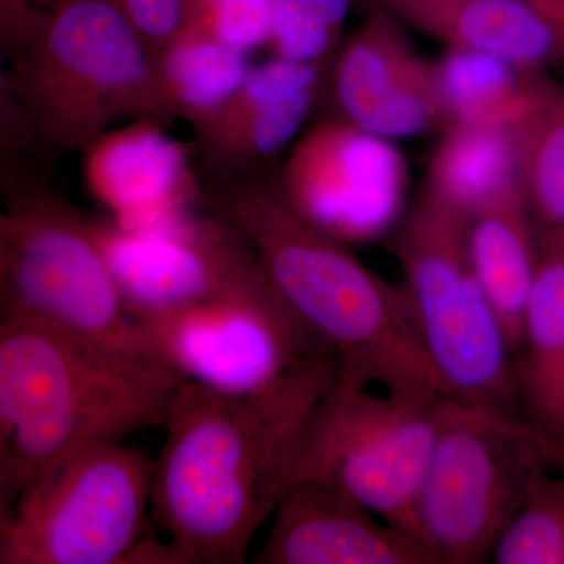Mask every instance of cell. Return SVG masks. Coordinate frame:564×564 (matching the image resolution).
Listing matches in <instances>:
<instances>
[{
	"instance_id": "obj_20",
	"label": "cell",
	"mask_w": 564,
	"mask_h": 564,
	"mask_svg": "<svg viewBox=\"0 0 564 564\" xmlns=\"http://www.w3.org/2000/svg\"><path fill=\"white\" fill-rule=\"evenodd\" d=\"M321 85L280 101L234 115H217L196 126L204 173L210 182L270 170L314 109Z\"/></svg>"
},
{
	"instance_id": "obj_7",
	"label": "cell",
	"mask_w": 564,
	"mask_h": 564,
	"mask_svg": "<svg viewBox=\"0 0 564 564\" xmlns=\"http://www.w3.org/2000/svg\"><path fill=\"white\" fill-rule=\"evenodd\" d=\"M152 484L154 459L122 441L63 455L0 508V564L128 563Z\"/></svg>"
},
{
	"instance_id": "obj_26",
	"label": "cell",
	"mask_w": 564,
	"mask_h": 564,
	"mask_svg": "<svg viewBox=\"0 0 564 564\" xmlns=\"http://www.w3.org/2000/svg\"><path fill=\"white\" fill-rule=\"evenodd\" d=\"M272 10L273 0H187L176 36L212 41L250 54L270 44Z\"/></svg>"
},
{
	"instance_id": "obj_13",
	"label": "cell",
	"mask_w": 564,
	"mask_h": 564,
	"mask_svg": "<svg viewBox=\"0 0 564 564\" xmlns=\"http://www.w3.org/2000/svg\"><path fill=\"white\" fill-rule=\"evenodd\" d=\"M259 564H443L433 545L321 481L289 486L256 554Z\"/></svg>"
},
{
	"instance_id": "obj_2",
	"label": "cell",
	"mask_w": 564,
	"mask_h": 564,
	"mask_svg": "<svg viewBox=\"0 0 564 564\" xmlns=\"http://www.w3.org/2000/svg\"><path fill=\"white\" fill-rule=\"evenodd\" d=\"M204 204L250 245L284 303L332 352L339 377L406 399L447 397L402 285L299 217L276 172L212 182Z\"/></svg>"
},
{
	"instance_id": "obj_27",
	"label": "cell",
	"mask_w": 564,
	"mask_h": 564,
	"mask_svg": "<svg viewBox=\"0 0 564 564\" xmlns=\"http://www.w3.org/2000/svg\"><path fill=\"white\" fill-rule=\"evenodd\" d=\"M152 51L162 50L177 35L187 0H115Z\"/></svg>"
},
{
	"instance_id": "obj_17",
	"label": "cell",
	"mask_w": 564,
	"mask_h": 564,
	"mask_svg": "<svg viewBox=\"0 0 564 564\" xmlns=\"http://www.w3.org/2000/svg\"><path fill=\"white\" fill-rule=\"evenodd\" d=\"M467 248L516 359L524 339L527 306L540 250L524 193H514L469 215Z\"/></svg>"
},
{
	"instance_id": "obj_12",
	"label": "cell",
	"mask_w": 564,
	"mask_h": 564,
	"mask_svg": "<svg viewBox=\"0 0 564 564\" xmlns=\"http://www.w3.org/2000/svg\"><path fill=\"white\" fill-rule=\"evenodd\" d=\"M288 206L347 243L378 239L399 221L408 165L389 139L345 118L311 126L276 172Z\"/></svg>"
},
{
	"instance_id": "obj_21",
	"label": "cell",
	"mask_w": 564,
	"mask_h": 564,
	"mask_svg": "<svg viewBox=\"0 0 564 564\" xmlns=\"http://www.w3.org/2000/svg\"><path fill=\"white\" fill-rule=\"evenodd\" d=\"M511 126L533 220L545 234L564 232V85L534 74Z\"/></svg>"
},
{
	"instance_id": "obj_19",
	"label": "cell",
	"mask_w": 564,
	"mask_h": 564,
	"mask_svg": "<svg viewBox=\"0 0 564 564\" xmlns=\"http://www.w3.org/2000/svg\"><path fill=\"white\" fill-rule=\"evenodd\" d=\"M426 62L408 40L402 22L372 3L369 17L344 44L334 65L340 117L369 128Z\"/></svg>"
},
{
	"instance_id": "obj_4",
	"label": "cell",
	"mask_w": 564,
	"mask_h": 564,
	"mask_svg": "<svg viewBox=\"0 0 564 564\" xmlns=\"http://www.w3.org/2000/svg\"><path fill=\"white\" fill-rule=\"evenodd\" d=\"M7 85L54 151H84L124 117L172 120L154 51L115 0H54Z\"/></svg>"
},
{
	"instance_id": "obj_10",
	"label": "cell",
	"mask_w": 564,
	"mask_h": 564,
	"mask_svg": "<svg viewBox=\"0 0 564 564\" xmlns=\"http://www.w3.org/2000/svg\"><path fill=\"white\" fill-rule=\"evenodd\" d=\"M87 225L133 317L280 295L250 245L210 210L150 232L90 215Z\"/></svg>"
},
{
	"instance_id": "obj_25",
	"label": "cell",
	"mask_w": 564,
	"mask_h": 564,
	"mask_svg": "<svg viewBox=\"0 0 564 564\" xmlns=\"http://www.w3.org/2000/svg\"><path fill=\"white\" fill-rule=\"evenodd\" d=\"M351 6L352 0H273L270 46L285 61L325 65Z\"/></svg>"
},
{
	"instance_id": "obj_28",
	"label": "cell",
	"mask_w": 564,
	"mask_h": 564,
	"mask_svg": "<svg viewBox=\"0 0 564 564\" xmlns=\"http://www.w3.org/2000/svg\"><path fill=\"white\" fill-rule=\"evenodd\" d=\"M36 0H0V39L10 54L31 40L40 28L46 10L35 7Z\"/></svg>"
},
{
	"instance_id": "obj_14",
	"label": "cell",
	"mask_w": 564,
	"mask_h": 564,
	"mask_svg": "<svg viewBox=\"0 0 564 564\" xmlns=\"http://www.w3.org/2000/svg\"><path fill=\"white\" fill-rule=\"evenodd\" d=\"M82 174L115 225L131 232L161 229L195 209L204 196L191 151L152 118H139L93 141L84 150Z\"/></svg>"
},
{
	"instance_id": "obj_29",
	"label": "cell",
	"mask_w": 564,
	"mask_h": 564,
	"mask_svg": "<svg viewBox=\"0 0 564 564\" xmlns=\"http://www.w3.org/2000/svg\"><path fill=\"white\" fill-rule=\"evenodd\" d=\"M564 44V0H524Z\"/></svg>"
},
{
	"instance_id": "obj_8",
	"label": "cell",
	"mask_w": 564,
	"mask_h": 564,
	"mask_svg": "<svg viewBox=\"0 0 564 564\" xmlns=\"http://www.w3.org/2000/svg\"><path fill=\"white\" fill-rule=\"evenodd\" d=\"M441 399L375 395L369 386L337 375L304 422L285 489L300 481L332 485L423 536L417 497L436 443Z\"/></svg>"
},
{
	"instance_id": "obj_15",
	"label": "cell",
	"mask_w": 564,
	"mask_h": 564,
	"mask_svg": "<svg viewBox=\"0 0 564 564\" xmlns=\"http://www.w3.org/2000/svg\"><path fill=\"white\" fill-rule=\"evenodd\" d=\"M519 411L545 463L564 473V239L545 234L514 359Z\"/></svg>"
},
{
	"instance_id": "obj_9",
	"label": "cell",
	"mask_w": 564,
	"mask_h": 564,
	"mask_svg": "<svg viewBox=\"0 0 564 564\" xmlns=\"http://www.w3.org/2000/svg\"><path fill=\"white\" fill-rule=\"evenodd\" d=\"M544 464L524 422L443 397L417 497L419 524L441 563L491 562Z\"/></svg>"
},
{
	"instance_id": "obj_22",
	"label": "cell",
	"mask_w": 564,
	"mask_h": 564,
	"mask_svg": "<svg viewBox=\"0 0 564 564\" xmlns=\"http://www.w3.org/2000/svg\"><path fill=\"white\" fill-rule=\"evenodd\" d=\"M154 55L170 117L193 128L214 118L252 68L247 52L181 36Z\"/></svg>"
},
{
	"instance_id": "obj_5",
	"label": "cell",
	"mask_w": 564,
	"mask_h": 564,
	"mask_svg": "<svg viewBox=\"0 0 564 564\" xmlns=\"http://www.w3.org/2000/svg\"><path fill=\"white\" fill-rule=\"evenodd\" d=\"M467 218L423 187L393 234L391 250L447 397L522 421L513 350L470 261Z\"/></svg>"
},
{
	"instance_id": "obj_11",
	"label": "cell",
	"mask_w": 564,
	"mask_h": 564,
	"mask_svg": "<svg viewBox=\"0 0 564 564\" xmlns=\"http://www.w3.org/2000/svg\"><path fill=\"white\" fill-rule=\"evenodd\" d=\"M135 321L151 355L185 381L215 391L250 392L302 364L336 366L281 295L139 315Z\"/></svg>"
},
{
	"instance_id": "obj_18",
	"label": "cell",
	"mask_w": 564,
	"mask_h": 564,
	"mask_svg": "<svg viewBox=\"0 0 564 564\" xmlns=\"http://www.w3.org/2000/svg\"><path fill=\"white\" fill-rule=\"evenodd\" d=\"M426 191L469 217L488 204L522 193L511 121H456L434 148Z\"/></svg>"
},
{
	"instance_id": "obj_23",
	"label": "cell",
	"mask_w": 564,
	"mask_h": 564,
	"mask_svg": "<svg viewBox=\"0 0 564 564\" xmlns=\"http://www.w3.org/2000/svg\"><path fill=\"white\" fill-rule=\"evenodd\" d=\"M440 66L451 122L513 121L534 74L481 52L448 50Z\"/></svg>"
},
{
	"instance_id": "obj_16",
	"label": "cell",
	"mask_w": 564,
	"mask_h": 564,
	"mask_svg": "<svg viewBox=\"0 0 564 564\" xmlns=\"http://www.w3.org/2000/svg\"><path fill=\"white\" fill-rule=\"evenodd\" d=\"M448 50L481 52L524 70L564 61V44L524 0H372Z\"/></svg>"
},
{
	"instance_id": "obj_24",
	"label": "cell",
	"mask_w": 564,
	"mask_h": 564,
	"mask_svg": "<svg viewBox=\"0 0 564 564\" xmlns=\"http://www.w3.org/2000/svg\"><path fill=\"white\" fill-rule=\"evenodd\" d=\"M540 466L521 508L497 544L496 564H564V473Z\"/></svg>"
},
{
	"instance_id": "obj_6",
	"label": "cell",
	"mask_w": 564,
	"mask_h": 564,
	"mask_svg": "<svg viewBox=\"0 0 564 564\" xmlns=\"http://www.w3.org/2000/svg\"><path fill=\"white\" fill-rule=\"evenodd\" d=\"M0 318H35L150 352L87 214L32 182L9 185L0 217Z\"/></svg>"
},
{
	"instance_id": "obj_3",
	"label": "cell",
	"mask_w": 564,
	"mask_h": 564,
	"mask_svg": "<svg viewBox=\"0 0 564 564\" xmlns=\"http://www.w3.org/2000/svg\"><path fill=\"white\" fill-rule=\"evenodd\" d=\"M184 378L161 359L35 318L0 322V508L50 464L163 425Z\"/></svg>"
},
{
	"instance_id": "obj_1",
	"label": "cell",
	"mask_w": 564,
	"mask_h": 564,
	"mask_svg": "<svg viewBox=\"0 0 564 564\" xmlns=\"http://www.w3.org/2000/svg\"><path fill=\"white\" fill-rule=\"evenodd\" d=\"M337 367H293L250 392L184 381L166 411L151 513L182 564H240L272 518L304 422Z\"/></svg>"
}]
</instances>
